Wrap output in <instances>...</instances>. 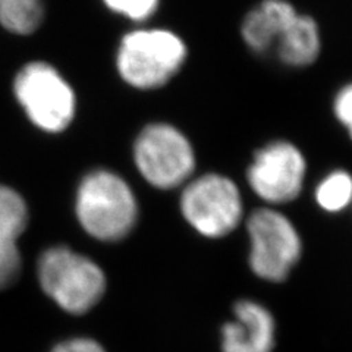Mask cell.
<instances>
[{"label":"cell","mask_w":352,"mask_h":352,"mask_svg":"<svg viewBox=\"0 0 352 352\" xmlns=\"http://www.w3.org/2000/svg\"><path fill=\"white\" fill-rule=\"evenodd\" d=\"M138 172L151 186L173 190L191 178L195 154L190 140L169 124H150L140 132L134 144Z\"/></svg>","instance_id":"cell-5"},{"label":"cell","mask_w":352,"mask_h":352,"mask_svg":"<svg viewBox=\"0 0 352 352\" xmlns=\"http://www.w3.org/2000/svg\"><path fill=\"white\" fill-rule=\"evenodd\" d=\"M76 216L87 234L104 242L129 235L138 219L137 198L119 175L96 170L82 179L76 194Z\"/></svg>","instance_id":"cell-2"},{"label":"cell","mask_w":352,"mask_h":352,"mask_svg":"<svg viewBox=\"0 0 352 352\" xmlns=\"http://www.w3.org/2000/svg\"><path fill=\"white\" fill-rule=\"evenodd\" d=\"M43 291L72 314H84L106 291L103 270L94 261L65 247L47 250L38 260Z\"/></svg>","instance_id":"cell-4"},{"label":"cell","mask_w":352,"mask_h":352,"mask_svg":"<svg viewBox=\"0 0 352 352\" xmlns=\"http://www.w3.org/2000/svg\"><path fill=\"white\" fill-rule=\"evenodd\" d=\"M241 36L257 54L273 52L289 66H308L320 53L316 21L296 12L286 0H263L242 21Z\"/></svg>","instance_id":"cell-1"},{"label":"cell","mask_w":352,"mask_h":352,"mask_svg":"<svg viewBox=\"0 0 352 352\" xmlns=\"http://www.w3.org/2000/svg\"><path fill=\"white\" fill-rule=\"evenodd\" d=\"M43 19L41 0H0V24L15 34L34 32Z\"/></svg>","instance_id":"cell-11"},{"label":"cell","mask_w":352,"mask_h":352,"mask_svg":"<svg viewBox=\"0 0 352 352\" xmlns=\"http://www.w3.org/2000/svg\"><path fill=\"white\" fill-rule=\"evenodd\" d=\"M316 200L326 212L344 210L352 201V176L345 170L329 173L317 186Z\"/></svg>","instance_id":"cell-13"},{"label":"cell","mask_w":352,"mask_h":352,"mask_svg":"<svg viewBox=\"0 0 352 352\" xmlns=\"http://www.w3.org/2000/svg\"><path fill=\"white\" fill-rule=\"evenodd\" d=\"M333 110L338 120L342 124L352 140V84L345 85L335 98Z\"/></svg>","instance_id":"cell-16"},{"label":"cell","mask_w":352,"mask_h":352,"mask_svg":"<svg viewBox=\"0 0 352 352\" xmlns=\"http://www.w3.org/2000/svg\"><path fill=\"white\" fill-rule=\"evenodd\" d=\"M53 352H106L100 344L93 339H72L58 345Z\"/></svg>","instance_id":"cell-17"},{"label":"cell","mask_w":352,"mask_h":352,"mask_svg":"<svg viewBox=\"0 0 352 352\" xmlns=\"http://www.w3.org/2000/svg\"><path fill=\"white\" fill-rule=\"evenodd\" d=\"M21 272V256L16 244H0V289L12 285Z\"/></svg>","instance_id":"cell-15"},{"label":"cell","mask_w":352,"mask_h":352,"mask_svg":"<svg viewBox=\"0 0 352 352\" xmlns=\"http://www.w3.org/2000/svg\"><path fill=\"white\" fill-rule=\"evenodd\" d=\"M307 162L298 147L274 141L254 154L247 179L257 197L269 204H286L302 191Z\"/></svg>","instance_id":"cell-9"},{"label":"cell","mask_w":352,"mask_h":352,"mask_svg":"<svg viewBox=\"0 0 352 352\" xmlns=\"http://www.w3.org/2000/svg\"><path fill=\"white\" fill-rule=\"evenodd\" d=\"M113 12L132 21H146L156 12L159 0H103Z\"/></svg>","instance_id":"cell-14"},{"label":"cell","mask_w":352,"mask_h":352,"mask_svg":"<svg viewBox=\"0 0 352 352\" xmlns=\"http://www.w3.org/2000/svg\"><path fill=\"white\" fill-rule=\"evenodd\" d=\"M181 213L198 234L223 238L239 225L244 206L236 184L223 175L206 173L185 185Z\"/></svg>","instance_id":"cell-6"},{"label":"cell","mask_w":352,"mask_h":352,"mask_svg":"<svg viewBox=\"0 0 352 352\" xmlns=\"http://www.w3.org/2000/svg\"><path fill=\"white\" fill-rule=\"evenodd\" d=\"M250 235V267L256 276L283 282L298 263L302 242L291 220L273 208L254 210L247 222Z\"/></svg>","instance_id":"cell-7"},{"label":"cell","mask_w":352,"mask_h":352,"mask_svg":"<svg viewBox=\"0 0 352 352\" xmlns=\"http://www.w3.org/2000/svg\"><path fill=\"white\" fill-rule=\"evenodd\" d=\"M15 96L32 124L47 132L69 126L75 115V94L63 76L46 62H31L14 84Z\"/></svg>","instance_id":"cell-8"},{"label":"cell","mask_w":352,"mask_h":352,"mask_svg":"<svg viewBox=\"0 0 352 352\" xmlns=\"http://www.w3.org/2000/svg\"><path fill=\"white\" fill-rule=\"evenodd\" d=\"M28 222L25 201L14 190L0 186V244H16Z\"/></svg>","instance_id":"cell-12"},{"label":"cell","mask_w":352,"mask_h":352,"mask_svg":"<svg viewBox=\"0 0 352 352\" xmlns=\"http://www.w3.org/2000/svg\"><path fill=\"white\" fill-rule=\"evenodd\" d=\"M186 59L185 43L162 28L135 30L119 44L116 65L124 81L138 90L168 84Z\"/></svg>","instance_id":"cell-3"},{"label":"cell","mask_w":352,"mask_h":352,"mask_svg":"<svg viewBox=\"0 0 352 352\" xmlns=\"http://www.w3.org/2000/svg\"><path fill=\"white\" fill-rule=\"evenodd\" d=\"M235 320L222 329V352H272L276 324L266 307L242 300L234 307Z\"/></svg>","instance_id":"cell-10"}]
</instances>
